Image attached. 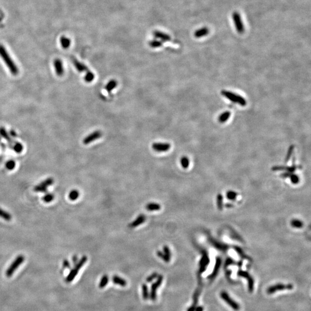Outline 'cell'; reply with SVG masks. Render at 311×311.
<instances>
[{"label":"cell","mask_w":311,"mask_h":311,"mask_svg":"<svg viewBox=\"0 0 311 311\" xmlns=\"http://www.w3.org/2000/svg\"><path fill=\"white\" fill-rule=\"evenodd\" d=\"M0 56L9 68L11 73L15 76L17 75L18 73V67L10 58L5 48L2 45H0Z\"/></svg>","instance_id":"1"},{"label":"cell","mask_w":311,"mask_h":311,"mask_svg":"<svg viewBox=\"0 0 311 311\" xmlns=\"http://www.w3.org/2000/svg\"><path fill=\"white\" fill-rule=\"evenodd\" d=\"M87 261V257L86 256H83L81 258V259L78 261V262L75 265V266L70 271L69 274L67 275L66 278V282L67 283H70L73 281L74 279L76 277V275L78 273L79 270L81 268L82 266L86 263Z\"/></svg>","instance_id":"2"},{"label":"cell","mask_w":311,"mask_h":311,"mask_svg":"<svg viewBox=\"0 0 311 311\" xmlns=\"http://www.w3.org/2000/svg\"><path fill=\"white\" fill-rule=\"evenodd\" d=\"M25 257L22 255H20L16 257L13 262L9 266L8 268L6 271V275L8 277H10L14 274L15 271L18 268V267L21 265L24 261Z\"/></svg>","instance_id":"3"},{"label":"cell","mask_w":311,"mask_h":311,"mask_svg":"<svg viewBox=\"0 0 311 311\" xmlns=\"http://www.w3.org/2000/svg\"><path fill=\"white\" fill-rule=\"evenodd\" d=\"M221 94L231 101L235 103H238L241 106H244L247 104L246 101L242 96L237 95V94H235L234 93H232L231 92L222 91Z\"/></svg>","instance_id":"4"},{"label":"cell","mask_w":311,"mask_h":311,"mask_svg":"<svg viewBox=\"0 0 311 311\" xmlns=\"http://www.w3.org/2000/svg\"><path fill=\"white\" fill-rule=\"evenodd\" d=\"M232 18L238 33L243 34L244 32V26L240 13L237 11L233 12L232 15Z\"/></svg>","instance_id":"5"},{"label":"cell","mask_w":311,"mask_h":311,"mask_svg":"<svg viewBox=\"0 0 311 311\" xmlns=\"http://www.w3.org/2000/svg\"><path fill=\"white\" fill-rule=\"evenodd\" d=\"M163 276L162 275H158L156 281L155 283L152 284L151 286L150 292L149 294V298L153 301H155L156 300L157 290L161 286L162 282H163Z\"/></svg>","instance_id":"6"},{"label":"cell","mask_w":311,"mask_h":311,"mask_svg":"<svg viewBox=\"0 0 311 311\" xmlns=\"http://www.w3.org/2000/svg\"><path fill=\"white\" fill-rule=\"evenodd\" d=\"M54 183V179L51 178H48L36 186L34 188V191L36 192H46L47 187Z\"/></svg>","instance_id":"7"},{"label":"cell","mask_w":311,"mask_h":311,"mask_svg":"<svg viewBox=\"0 0 311 311\" xmlns=\"http://www.w3.org/2000/svg\"><path fill=\"white\" fill-rule=\"evenodd\" d=\"M221 298L227 302L229 306L233 308V310H234L235 311H238L240 310V307L239 305V304L236 302L235 301H234L230 296H229V294L227 292H222L221 293Z\"/></svg>","instance_id":"8"},{"label":"cell","mask_w":311,"mask_h":311,"mask_svg":"<svg viewBox=\"0 0 311 311\" xmlns=\"http://www.w3.org/2000/svg\"><path fill=\"white\" fill-rule=\"evenodd\" d=\"M293 288V286L292 284L285 285V284H278L269 287L267 289V292L268 294H273V293H275L277 291H280V290H285V289L291 290Z\"/></svg>","instance_id":"9"},{"label":"cell","mask_w":311,"mask_h":311,"mask_svg":"<svg viewBox=\"0 0 311 311\" xmlns=\"http://www.w3.org/2000/svg\"><path fill=\"white\" fill-rule=\"evenodd\" d=\"M102 135H103V134L100 131H99V130L95 131L91 134H89L88 136H87L84 139L83 143L85 145H88L92 142L99 139L102 136Z\"/></svg>","instance_id":"10"},{"label":"cell","mask_w":311,"mask_h":311,"mask_svg":"<svg viewBox=\"0 0 311 311\" xmlns=\"http://www.w3.org/2000/svg\"><path fill=\"white\" fill-rule=\"evenodd\" d=\"M152 149L157 152H165L171 148V144L167 142H155L152 145Z\"/></svg>","instance_id":"11"},{"label":"cell","mask_w":311,"mask_h":311,"mask_svg":"<svg viewBox=\"0 0 311 311\" xmlns=\"http://www.w3.org/2000/svg\"><path fill=\"white\" fill-rule=\"evenodd\" d=\"M238 275L240 277H243L246 278H247L248 281V290L250 293H252L254 290V281L253 278L251 277V275L249 274L247 272L243 271H240L238 273Z\"/></svg>","instance_id":"12"},{"label":"cell","mask_w":311,"mask_h":311,"mask_svg":"<svg viewBox=\"0 0 311 311\" xmlns=\"http://www.w3.org/2000/svg\"><path fill=\"white\" fill-rule=\"evenodd\" d=\"M54 66L55 72L58 76H62L64 73V69L63 63L60 59H55L54 61Z\"/></svg>","instance_id":"13"},{"label":"cell","mask_w":311,"mask_h":311,"mask_svg":"<svg viewBox=\"0 0 311 311\" xmlns=\"http://www.w3.org/2000/svg\"><path fill=\"white\" fill-rule=\"evenodd\" d=\"M153 35L156 38L160 39L161 42H168L172 40L171 36L159 31H154L153 32Z\"/></svg>","instance_id":"14"},{"label":"cell","mask_w":311,"mask_h":311,"mask_svg":"<svg viewBox=\"0 0 311 311\" xmlns=\"http://www.w3.org/2000/svg\"><path fill=\"white\" fill-rule=\"evenodd\" d=\"M146 216L144 214H140L138 216L137 218L134 220V221H133L132 222H131L128 227L130 228H136L138 227V225L142 224V223H144L145 220H146Z\"/></svg>","instance_id":"15"},{"label":"cell","mask_w":311,"mask_h":311,"mask_svg":"<svg viewBox=\"0 0 311 311\" xmlns=\"http://www.w3.org/2000/svg\"><path fill=\"white\" fill-rule=\"evenodd\" d=\"M72 62H73L74 67H76V69H77V70L78 72L81 73L83 72H87V70H88L87 66L81 62H80V61H78L77 59L73 58Z\"/></svg>","instance_id":"16"},{"label":"cell","mask_w":311,"mask_h":311,"mask_svg":"<svg viewBox=\"0 0 311 311\" xmlns=\"http://www.w3.org/2000/svg\"><path fill=\"white\" fill-rule=\"evenodd\" d=\"M209 34V29L208 27H202L195 31L194 35L197 38H200L208 35Z\"/></svg>","instance_id":"17"},{"label":"cell","mask_w":311,"mask_h":311,"mask_svg":"<svg viewBox=\"0 0 311 311\" xmlns=\"http://www.w3.org/2000/svg\"><path fill=\"white\" fill-rule=\"evenodd\" d=\"M112 281L113 283L120 285L122 287H125L128 284L125 279L118 275H114L112 277Z\"/></svg>","instance_id":"18"},{"label":"cell","mask_w":311,"mask_h":311,"mask_svg":"<svg viewBox=\"0 0 311 311\" xmlns=\"http://www.w3.org/2000/svg\"><path fill=\"white\" fill-rule=\"evenodd\" d=\"M118 85V82L115 80H111L109 82H108L106 87L105 89L107 91V92L110 93L113 89H114Z\"/></svg>","instance_id":"19"},{"label":"cell","mask_w":311,"mask_h":311,"mask_svg":"<svg viewBox=\"0 0 311 311\" xmlns=\"http://www.w3.org/2000/svg\"><path fill=\"white\" fill-rule=\"evenodd\" d=\"M60 43L62 48L66 49V48H69V46H70L71 42H70V40L68 37L64 36V37H61L60 39Z\"/></svg>","instance_id":"20"},{"label":"cell","mask_w":311,"mask_h":311,"mask_svg":"<svg viewBox=\"0 0 311 311\" xmlns=\"http://www.w3.org/2000/svg\"><path fill=\"white\" fill-rule=\"evenodd\" d=\"M0 136L1 137L6 139L7 141H8L10 144H12L13 142L12 138H10L9 134L7 133L5 128H0Z\"/></svg>","instance_id":"21"},{"label":"cell","mask_w":311,"mask_h":311,"mask_svg":"<svg viewBox=\"0 0 311 311\" xmlns=\"http://www.w3.org/2000/svg\"><path fill=\"white\" fill-rule=\"evenodd\" d=\"M146 209L149 211H158L161 209V206L156 203H149L147 204Z\"/></svg>","instance_id":"22"},{"label":"cell","mask_w":311,"mask_h":311,"mask_svg":"<svg viewBox=\"0 0 311 311\" xmlns=\"http://www.w3.org/2000/svg\"><path fill=\"white\" fill-rule=\"evenodd\" d=\"M109 278L107 275H104L101 279L100 283L99 284V288L100 289H103L106 286V285L109 283Z\"/></svg>","instance_id":"23"},{"label":"cell","mask_w":311,"mask_h":311,"mask_svg":"<svg viewBox=\"0 0 311 311\" xmlns=\"http://www.w3.org/2000/svg\"><path fill=\"white\" fill-rule=\"evenodd\" d=\"M0 217L6 221H10L12 219V216L8 211L0 208Z\"/></svg>","instance_id":"24"},{"label":"cell","mask_w":311,"mask_h":311,"mask_svg":"<svg viewBox=\"0 0 311 311\" xmlns=\"http://www.w3.org/2000/svg\"><path fill=\"white\" fill-rule=\"evenodd\" d=\"M142 297L144 300H147L149 299V289L146 284H142Z\"/></svg>","instance_id":"25"},{"label":"cell","mask_w":311,"mask_h":311,"mask_svg":"<svg viewBox=\"0 0 311 311\" xmlns=\"http://www.w3.org/2000/svg\"><path fill=\"white\" fill-rule=\"evenodd\" d=\"M95 78V74L89 70L87 71V73L84 76V80L87 82H91Z\"/></svg>","instance_id":"26"},{"label":"cell","mask_w":311,"mask_h":311,"mask_svg":"<svg viewBox=\"0 0 311 311\" xmlns=\"http://www.w3.org/2000/svg\"><path fill=\"white\" fill-rule=\"evenodd\" d=\"M230 116V112L229 111H226L220 115V117L219 118V120L221 123H224L229 119Z\"/></svg>","instance_id":"27"},{"label":"cell","mask_w":311,"mask_h":311,"mask_svg":"<svg viewBox=\"0 0 311 311\" xmlns=\"http://www.w3.org/2000/svg\"><path fill=\"white\" fill-rule=\"evenodd\" d=\"M149 45L152 48H158L163 46V42L160 40H152L149 42Z\"/></svg>","instance_id":"28"},{"label":"cell","mask_w":311,"mask_h":311,"mask_svg":"<svg viewBox=\"0 0 311 311\" xmlns=\"http://www.w3.org/2000/svg\"><path fill=\"white\" fill-rule=\"evenodd\" d=\"M79 195H80L79 192L77 190H73L71 191L69 193V198L72 201H75V200H77V198H78Z\"/></svg>","instance_id":"29"},{"label":"cell","mask_w":311,"mask_h":311,"mask_svg":"<svg viewBox=\"0 0 311 311\" xmlns=\"http://www.w3.org/2000/svg\"><path fill=\"white\" fill-rule=\"evenodd\" d=\"M180 164L183 168H184V169L187 168L190 164V161H189V159L188 158V157H187L186 156L182 157L180 159Z\"/></svg>","instance_id":"30"},{"label":"cell","mask_w":311,"mask_h":311,"mask_svg":"<svg viewBox=\"0 0 311 311\" xmlns=\"http://www.w3.org/2000/svg\"><path fill=\"white\" fill-rule=\"evenodd\" d=\"M13 149L14 150V151L16 153H21V152L23 150V146L20 142H16V143H15V144L13 147Z\"/></svg>","instance_id":"31"},{"label":"cell","mask_w":311,"mask_h":311,"mask_svg":"<svg viewBox=\"0 0 311 311\" xmlns=\"http://www.w3.org/2000/svg\"><path fill=\"white\" fill-rule=\"evenodd\" d=\"M54 198V195L51 193H48L43 197V200L46 203H49L52 201Z\"/></svg>","instance_id":"32"},{"label":"cell","mask_w":311,"mask_h":311,"mask_svg":"<svg viewBox=\"0 0 311 311\" xmlns=\"http://www.w3.org/2000/svg\"><path fill=\"white\" fill-rule=\"evenodd\" d=\"M15 166H16V163L14 160H9L8 161L6 164H5V167L8 169V170H12L13 169L15 168Z\"/></svg>","instance_id":"33"},{"label":"cell","mask_w":311,"mask_h":311,"mask_svg":"<svg viewBox=\"0 0 311 311\" xmlns=\"http://www.w3.org/2000/svg\"><path fill=\"white\" fill-rule=\"evenodd\" d=\"M157 255L159 257H160L161 259H163L165 262H169L171 260V259H169L168 257H167L163 253V252H161L160 251H158L157 252Z\"/></svg>","instance_id":"34"},{"label":"cell","mask_w":311,"mask_h":311,"mask_svg":"<svg viewBox=\"0 0 311 311\" xmlns=\"http://www.w3.org/2000/svg\"><path fill=\"white\" fill-rule=\"evenodd\" d=\"M294 148V146L293 145H291L290 147H289V149H288V153H287L286 156V158H285V162H286V163L288 162V161L289 160V159L290 158L291 156H292V154H293Z\"/></svg>","instance_id":"35"},{"label":"cell","mask_w":311,"mask_h":311,"mask_svg":"<svg viewBox=\"0 0 311 311\" xmlns=\"http://www.w3.org/2000/svg\"><path fill=\"white\" fill-rule=\"evenodd\" d=\"M158 273L157 272H154L152 274L150 275H149L146 279V281H147V283H150V282H152L155 279H156V278H157L158 277Z\"/></svg>","instance_id":"36"},{"label":"cell","mask_w":311,"mask_h":311,"mask_svg":"<svg viewBox=\"0 0 311 311\" xmlns=\"http://www.w3.org/2000/svg\"><path fill=\"white\" fill-rule=\"evenodd\" d=\"M163 253L169 259L171 258V251H170L169 247L168 246H165L163 247Z\"/></svg>","instance_id":"37"},{"label":"cell","mask_w":311,"mask_h":311,"mask_svg":"<svg viewBox=\"0 0 311 311\" xmlns=\"http://www.w3.org/2000/svg\"><path fill=\"white\" fill-rule=\"evenodd\" d=\"M292 225L294 227L300 228L302 227V222L300 221L297 220H293L292 221Z\"/></svg>","instance_id":"38"},{"label":"cell","mask_w":311,"mask_h":311,"mask_svg":"<svg viewBox=\"0 0 311 311\" xmlns=\"http://www.w3.org/2000/svg\"><path fill=\"white\" fill-rule=\"evenodd\" d=\"M290 178H291V180L293 183H297L299 182V178L297 176H296V175H291L290 176Z\"/></svg>","instance_id":"39"},{"label":"cell","mask_w":311,"mask_h":311,"mask_svg":"<svg viewBox=\"0 0 311 311\" xmlns=\"http://www.w3.org/2000/svg\"><path fill=\"white\" fill-rule=\"evenodd\" d=\"M236 195V194L233 192H229V194H228V197H229V199L233 200L235 198Z\"/></svg>","instance_id":"40"},{"label":"cell","mask_w":311,"mask_h":311,"mask_svg":"<svg viewBox=\"0 0 311 311\" xmlns=\"http://www.w3.org/2000/svg\"><path fill=\"white\" fill-rule=\"evenodd\" d=\"M64 266L65 268H69L70 267V263L68 260H65L64 262Z\"/></svg>","instance_id":"41"},{"label":"cell","mask_w":311,"mask_h":311,"mask_svg":"<svg viewBox=\"0 0 311 311\" xmlns=\"http://www.w3.org/2000/svg\"><path fill=\"white\" fill-rule=\"evenodd\" d=\"M196 307H197V305L193 304L192 306H191L189 308V309L187 310V311H195Z\"/></svg>","instance_id":"42"},{"label":"cell","mask_w":311,"mask_h":311,"mask_svg":"<svg viewBox=\"0 0 311 311\" xmlns=\"http://www.w3.org/2000/svg\"><path fill=\"white\" fill-rule=\"evenodd\" d=\"M195 311H203V308L202 306H198L195 308Z\"/></svg>","instance_id":"43"},{"label":"cell","mask_w":311,"mask_h":311,"mask_svg":"<svg viewBox=\"0 0 311 311\" xmlns=\"http://www.w3.org/2000/svg\"><path fill=\"white\" fill-rule=\"evenodd\" d=\"M73 262L74 265H76V264L78 262V258H77V256H74L73 257Z\"/></svg>","instance_id":"44"},{"label":"cell","mask_w":311,"mask_h":311,"mask_svg":"<svg viewBox=\"0 0 311 311\" xmlns=\"http://www.w3.org/2000/svg\"><path fill=\"white\" fill-rule=\"evenodd\" d=\"M10 135L13 137H16V133L15 132V131L13 130H12L10 131Z\"/></svg>","instance_id":"45"},{"label":"cell","mask_w":311,"mask_h":311,"mask_svg":"<svg viewBox=\"0 0 311 311\" xmlns=\"http://www.w3.org/2000/svg\"><path fill=\"white\" fill-rule=\"evenodd\" d=\"M0 142H1V137H0Z\"/></svg>","instance_id":"46"}]
</instances>
